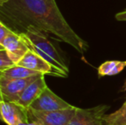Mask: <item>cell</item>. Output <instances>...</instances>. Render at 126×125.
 Instances as JSON below:
<instances>
[{"label": "cell", "instance_id": "6da1fadb", "mask_svg": "<svg viewBox=\"0 0 126 125\" xmlns=\"http://www.w3.org/2000/svg\"><path fill=\"white\" fill-rule=\"evenodd\" d=\"M0 21L16 33L29 28L51 33L81 54L88 48L66 22L55 0H8L0 5Z\"/></svg>", "mask_w": 126, "mask_h": 125}, {"label": "cell", "instance_id": "7a4b0ae2", "mask_svg": "<svg viewBox=\"0 0 126 125\" xmlns=\"http://www.w3.org/2000/svg\"><path fill=\"white\" fill-rule=\"evenodd\" d=\"M19 34L22 37L30 50L33 51L35 53L47 61L63 75V77L68 76V65L49 40L47 33L33 28H29L24 33Z\"/></svg>", "mask_w": 126, "mask_h": 125}, {"label": "cell", "instance_id": "3957f363", "mask_svg": "<svg viewBox=\"0 0 126 125\" xmlns=\"http://www.w3.org/2000/svg\"><path fill=\"white\" fill-rule=\"evenodd\" d=\"M77 107L72 106L56 111H38L28 108V121H37L41 125H68Z\"/></svg>", "mask_w": 126, "mask_h": 125}, {"label": "cell", "instance_id": "277c9868", "mask_svg": "<svg viewBox=\"0 0 126 125\" xmlns=\"http://www.w3.org/2000/svg\"><path fill=\"white\" fill-rule=\"evenodd\" d=\"M41 75H34L24 79H7L0 76V91L3 95V101L16 103L26 87Z\"/></svg>", "mask_w": 126, "mask_h": 125}, {"label": "cell", "instance_id": "5b68a950", "mask_svg": "<svg viewBox=\"0 0 126 125\" xmlns=\"http://www.w3.org/2000/svg\"><path fill=\"white\" fill-rule=\"evenodd\" d=\"M72 106L73 105L61 98L47 87L42 94L30 105L29 109L38 111H56Z\"/></svg>", "mask_w": 126, "mask_h": 125}, {"label": "cell", "instance_id": "8992f818", "mask_svg": "<svg viewBox=\"0 0 126 125\" xmlns=\"http://www.w3.org/2000/svg\"><path fill=\"white\" fill-rule=\"evenodd\" d=\"M108 108L105 105L88 109L77 108L68 125H102L105 112Z\"/></svg>", "mask_w": 126, "mask_h": 125}, {"label": "cell", "instance_id": "52a82bcc", "mask_svg": "<svg viewBox=\"0 0 126 125\" xmlns=\"http://www.w3.org/2000/svg\"><path fill=\"white\" fill-rule=\"evenodd\" d=\"M28 109L16 102H0V120L7 125H18L28 122Z\"/></svg>", "mask_w": 126, "mask_h": 125}, {"label": "cell", "instance_id": "ba28073f", "mask_svg": "<svg viewBox=\"0 0 126 125\" xmlns=\"http://www.w3.org/2000/svg\"><path fill=\"white\" fill-rule=\"evenodd\" d=\"M18 65L23 66L29 69L40 72L44 75H51L57 77H63V75L40 56L35 53L33 51L28 50L22 59L17 63Z\"/></svg>", "mask_w": 126, "mask_h": 125}, {"label": "cell", "instance_id": "9c48e42d", "mask_svg": "<svg viewBox=\"0 0 126 125\" xmlns=\"http://www.w3.org/2000/svg\"><path fill=\"white\" fill-rule=\"evenodd\" d=\"M2 45L7 51L10 59L15 64H17L29 50V47L28 46L22 37L15 32H12L7 35Z\"/></svg>", "mask_w": 126, "mask_h": 125}, {"label": "cell", "instance_id": "30bf717a", "mask_svg": "<svg viewBox=\"0 0 126 125\" xmlns=\"http://www.w3.org/2000/svg\"><path fill=\"white\" fill-rule=\"evenodd\" d=\"M47 87V85L45 81V75H43L26 87L16 103L28 109L30 105L42 94Z\"/></svg>", "mask_w": 126, "mask_h": 125}, {"label": "cell", "instance_id": "8fae6325", "mask_svg": "<svg viewBox=\"0 0 126 125\" xmlns=\"http://www.w3.org/2000/svg\"><path fill=\"white\" fill-rule=\"evenodd\" d=\"M38 75H44V74L34 71L33 69H29L21 66V65L15 64L4 70L2 73L1 76L7 79H24Z\"/></svg>", "mask_w": 126, "mask_h": 125}, {"label": "cell", "instance_id": "7c38bea8", "mask_svg": "<svg viewBox=\"0 0 126 125\" xmlns=\"http://www.w3.org/2000/svg\"><path fill=\"white\" fill-rule=\"evenodd\" d=\"M126 68V60L118 61L111 60L106 61L98 68V75L102 76H111L118 75Z\"/></svg>", "mask_w": 126, "mask_h": 125}, {"label": "cell", "instance_id": "4fadbf2b", "mask_svg": "<svg viewBox=\"0 0 126 125\" xmlns=\"http://www.w3.org/2000/svg\"><path fill=\"white\" fill-rule=\"evenodd\" d=\"M103 118L109 125H126V113L120 115L111 113L105 115Z\"/></svg>", "mask_w": 126, "mask_h": 125}, {"label": "cell", "instance_id": "5bb4252c", "mask_svg": "<svg viewBox=\"0 0 126 125\" xmlns=\"http://www.w3.org/2000/svg\"><path fill=\"white\" fill-rule=\"evenodd\" d=\"M13 65H15V63L10 59L7 51L5 49L0 50V76L4 70L12 67Z\"/></svg>", "mask_w": 126, "mask_h": 125}, {"label": "cell", "instance_id": "9a60e30c", "mask_svg": "<svg viewBox=\"0 0 126 125\" xmlns=\"http://www.w3.org/2000/svg\"><path fill=\"white\" fill-rule=\"evenodd\" d=\"M12 30H10L5 24H3V22L0 21V44L2 45L3 40L7 37V35H9L10 33H12Z\"/></svg>", "mask_w": 126, "mask_h": 125}, {"label": "cell", "instance_id": "2e32d148", "mask_svg": "<svg viewBox=\"0 0 126 125\" xmlns=\"http://www.w3.org/2000/svg\"><path fill=\"white\" fill-rule=\"evenodd\" d=\"M115 17H116V19L118 21H120V22H126V10L117 13Z\"/></svg>", "mask_w": 126, "mask_h": 125}, {"label": "cell", "instance_id": "e0dca14e", "mask_svg": "<svg viewBox=\"0 0 126 125\" xmlns=\"http://www.w3.org/2000/svg\"><path fill=\"white\" fill-rule=\"evenodd\" d=\"M113 113L116 114V115H120V114L126 113V101L123 104V105H122L118 110H117L116 111H114Z\"/></svg>", "mask_w": 126, "mask_h": 125}, {"label": "cell", "instance_id": "ac0fdd59", "mask_svg": "<svg viewBox=\"0 0 126 125\" xmlns=\"http://www.w3.org/2000/svg\"><path fill=\"white\" fill-rule=\"evenodd\" d=\"M28 125H41L37 121H29L28 122Z\"/></svg>", "mask_w": 126, "mask_h": 125}, {"label": "cell", "instance_id": "d6986e66", "mask_svg": "<svg viewBox=\"0 0 126 125\" xmlns=\"http://www.w3.org/2000/svg\"><path fill=\"white\" fill-rule=\"evenodd\" d=\"M29 122V121H28ZM28 122H22V123H20L18 125H28Z\"/></svg>", "mask_w": 126, "mask_h": 125}, {"label": "cell", "instance_id": "ffe728a7", "mask_svg": "<svg viewBox=\"0 0 126 125\" xmlns=\"http://www.w3.org/2000/svg\"><path fill=\"white\" fill-rule=\"evenodd\" d=\"M1 101H3V95L1 94V91H0V102Z\"/></svg>", "mask_w": 126, "mask_h": 125}, {"label": "cell", "instance_id": "44dd1931", "mask_svg": "<svg viewBox=\"0 0 126 125\" xmlns=\"http://www.w3.org/2000/svg\"><path fill=\"white\" fill-rule=\"evenodd\" d=\"M8 0H0V5L3 4V3H5V2H7Z\"/></svg>", "mask_w": 126, "mask_h": 125}, {"label": "cell", "instance_id": "7402d4cb", "mask_svg": "<svg viewBox=\"0 0 126 125\" xmlns=\"http://www.w3.org/2000/svg\"><path fill=\"white\" fill-rule=\"evenodd\" d=\"M102 125H109L107 124V123L106 122V121L104 120V118H103V122H102Z\"/></svg>", "mask_w": 126, "mask_h": 125}, {"label": "cell", "instance_id": "603a6c76", "mask_svg": "<svg viewBox=\"0 0 126 125\" xmlns=\"http://www.w3.org/2000/svg\"><path fill=\"white\" fill-rule=\"evenodd\" d=\"M2 49H4V47L3 46V45H1V44H0V50H2Z\"/></svg>", "mask_w": 126, "mask_h": 125}, {"label": "cell", "instance_id": "cb8c5ba5", "mask_svg": "<svg viewBox=\"0 0 126 125\" xmlns=\"http://www.w3.org/2000/svg\"><path fill=\"white\" fill-rule=\"evenodd\" d=\"M125 90H126V84H125Z\"/></svg>", "mask_w": 126, "mask_h": 125}]
</instances>
